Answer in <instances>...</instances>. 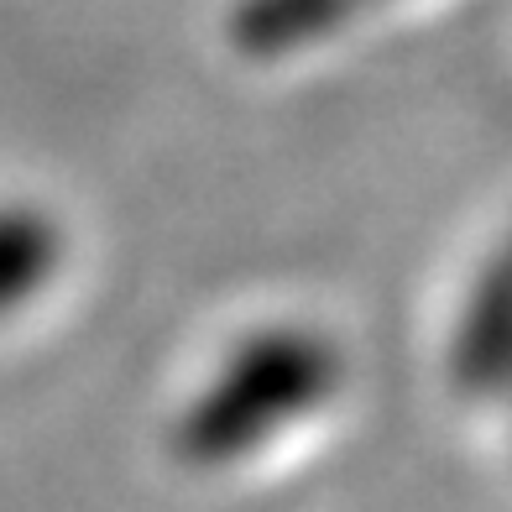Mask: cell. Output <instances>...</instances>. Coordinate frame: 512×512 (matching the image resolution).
Here are the masks:
<instances>
[{
  "label": "cell",
  "instance_id": "4",
  "mask_svg": "<svg viewBox=\"0 0 512 512\" xmlns=\"http://www.w3.org/2000/svg\"><path fill=\"white\" fill-rule=\"evenodd\" d=\"M345 0H251L241 11V42L256 53L298 48L304 37H319L330 21H340Z\"/></svg>",
  "mask_w": 512,
  "mask_h": 512
},
{
  "label": "cell",
  "instance_id": "2",
  "mask_svg": "<svg viewBox=\"0 0 512 512\" xmlns=\"http://www.w3.org/2000/svg\"><path fill=\"white\" fill-rule=\"evenodd\" d=\"M455 371L465 387H492L502 371H512V251L476 283V298L460 319Z\"/></svg>",
  "mask_w": 512,
  "mask_h": 512
},
{
  "label": "cell",
  "instance_id": "1",
  "mask_svg": "<svg viewBox=\"0 0 512 512\" xmlns=\"http://www.w3.org/2000/svg\"><path fill=\"white\" fill-rule=\"evenodd\" d=\"M335 382V351L309 330H267L262 340H246L230 366L220 371L215 392L189 413V445L199 455H236L256 445L288 413H304Z\"/></svg>",
  "mask_w": 512,
  "mask_h": 512
},
{
  "label": "cell",
  "instance_id": "3",
  "mask_svg": "<svg viewBox=\"0 0 512 512\" xmlns=\"http://www.w3.org/2000/svg\"><path fill=\"white\" fill-rule=\"evenodd\" d=\"M58 262V230L32 209H0V314L32 298Z\"/></svg>",
  "mask_w": 512,
  "mask_h": 512
}]
</instances>
